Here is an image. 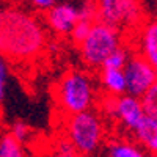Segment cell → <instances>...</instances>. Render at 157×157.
I'll return each instance as SVG.
<instances>
[{
  "label": "cell",
  "mask_w": 157,
  "mask_h": 157,
  "mask_svg": "<svg viewBox=\"0 0 157 157\" xmlns=\"http://www.w3.org/2000/svg\"><path fill=\"white\" fill-rule=\"evenodd\" d=\"M47 46L44 25L33 13L21 6L0 11V47L3 60L27 61L36 58Z\"/></svg>",
  "instance_id": "6da1fadb"
},
{
  "label": "cell",
  "mask_w": 157,
  "mask_h": 157,
  "mask_svg": "<svg viewBox=\"0 0 157 157\" xmlns=\"http://www.w3.org/2000/svg\"><path fill=\"white\" fill-rule=\"evenodd\" d=\"M94 96L96 91L91 77L77 69L66 71L54 86V99L64 118L90 112Z\"/></svg>",
  "instance_id": "7a4b0ae2"
},
{
  "label": "cell",
  "mask_w": 157,
  "mask_h": 157,
  "mask_svg": "<svg viewBox=\"0 0 157 157\" xmlns=\"http://www.w3.org/2000/svg\"><path fill=\"white\" fill-rule=\"evenodd\" d=\"M64 138H68L74 151L82 155L90 157L101 151L105 127L102 118L98 112L90 110L74 116H66L63 123Z\"/></svg>",
  "instance_id": "3957f363"
},
{
  "label": "cell",
  "mask_w": 157,
  "mask_h": 157,
  "mask_svg": "<svg viewBox=\"0 0 157 157\" xmlns=\"http://www.w3.org/2000/svg\"><path fill=\"white\" fill-rule=\"evenodd\" d=\"M120 47H121L120 29L110 27V25L101 21H96L86 39L78 46V52H80L82 61L88 68L102 69L107 58Z\"/></svg>",
  "instance_id": "277c9868"
},
{
  "label": "cell",
  "mask_w": 157,
  "mask_h": 157,
  "mask_svg": "<svg viewBox=\"0 0 157 157\" xmlns=\"http://www.w3.org/2000/svg\"><path fill=\"white\" fill-rule=\"evenodd\" d=\"M101 110L112 120H116L129 132H134L146 116L141 99L130 94H124L120 98L107 94L101 102Z\"/></svg>",
  "instance_id": "5b68a950"
},
{
  "label": "cell",
  "mask_w": 157,
  "mask_h": 157,
  "mask_svg": "<svg viewBox=\"0 0 157 157\" xmlns=\"http://www.w3.org/2000/svg\"><path fill=\"white\" fill-rule=\"evenodd\" d=\"M141 5L132 0H101L98 2V21L120 29L121 25L141 24Z\"/></svg>",
  "instance_id": "8992f818"
},
{
  "label": "cell",
  "mask_w": 157,
  "mask_h": 157,
  "mask_svg": "<svg viewBox=\"0 0 157 157\" xmlns=\"http://www.w3.org/2000/svg\"><path fill=\"white\" fill-rule=\"evenodd\" d=\"M124 74L127 80V94L138 99L145 96L157 82V71L137 52H134L130 57Z\"/></svg>",
  "instance_id": "52a82bcc"
},
{
  "label": "cell",
  "mask_w": 157,
  "mask_h": 157,
  "mask_svg": "<svg viewBox=\"0 0 157 157\" xmlns=\"http://www.w3.org/2000/svg\"><path fill=\"white\" fill-rule=\"evenodd\" d=\"M78 22V5L71 2H57L46 13V24L57 35H71Z\"/></svg>",
  "instance_id": "ba28073f"
},
{
  "label": "cell",
  "mask_w": 157,
  "mask_h": 157,
  "mask_svg": "<svg viewBox=\"0 0 157 157\" xmlns=\"http://www.w3.org/2000/svg\"><path fill=\"white\" fill-rule=\"evenodd\" d=\"M137 54L141 55L157 71V17L143 21L135 35Z\"/></svg>",
  "instance_id": "9c48e42d"
},
{
  "label": "cell",
  "mask_w": 157,
  "mask_h": 157,
  "mask_svg": "<svg viewBox=\"0 0 157 157\" xmlns=\"http://www.w3.org/2000/svg\"><path fill=\"white\" fill-rule=\"evenodd\" d=\"M99 157H148V154L137 141L116 138L107 141L101 148Z\"/></svg>",
  "instance_id": "30bf717a"
},
{
  "label": "cell",
  "mask_w": 157,
  "mask_h": 157,
  "mask_svg": "<svg viewBox=\"0 0 157 157\" xmlns=\"http://www.w3.org/2000/svg\"><path fill=\"white\" fill-rule=\"evenodd\" d=\"M132 134L135 137V141L145 151L157 154V120L145 116V120L138 124V127Z\"/></svg>",
  "instance_id": "8fae6325"
},
{
  "label": "cell",
  "mask_w": 157,
  "mask_h": 157,
  "mask_svg": "<svg viewBox=\"0 0 157 157\" xmlns=\"http://www.w3.org/2000/svg\"><path fill=\"white\" fill-rule=\"evenodd\" d=\"M99 80L102 88L105 90L109 96L120 98L127 94V80L124 71L116 69H101L99 71Z\"/></svg>",
  "instance_id": "7c38bea8"
},
{
  "label": "cell",
  "mask_w": 157,
  "mask_h": 157,
  "mask_svg": "<svg viewBox=\"0 0 157 157\" xmlns=\"http://www.w3.org/2000/svg\"><path fill=\"white\" fill-rule=\"evenodd\" d=\"M0 157H27L25 148L10 132H3L0 140Z\"/></svg>",
  "instance_id": "4fadbf2b"
},
{
  "label": "cell",
  "mask_w": 157,
  "mask_h": 157,
  "mask_svg": "<svg viewBox=\"0 0 157 157\" xmlns=\"http://www.w3.org/2000/svg\"><path fill=\"white\" fill-rule=\"evenodd\" d=\"M132 57V52H130L127 47L121 46L120 49H116L113 54L107 58V61L104 63L102 69H116V71H124L127 63Z\"/></svg>",
  "instance_id": "5bb4252c"
},
{
  "label": "cell",
  "mask_w": 157,
  "mask_h": 157,
  "mask_svg": "<svg viewBox=\"0 0 157 157\" xmlns=\"http://www.w3.org/2000/svg\"><path fill=\"white\" fill-rule=\"evenodd\" d=\"M141 104L145 109L146 116H151L157 120V82L151 86V90L141 98Z\"/></svg>",
  "instance_id": "9a60e30c"
},
{
  "label": "cell",
  "mask_w": 157,
  "mask_h": 157,
  "mask_svg": "<svg viewBox=\"0 0 157 157\" xmlns=\"http://www.w3.org/2000/svg\"><path fill=\"white\" fill-rule=\"evenodd\" d=\"M8 132L14 137L17 141H21L22 145L24 143H27L32 137V130L30 127L25 124L24 121H14V123H11L10 127H8Z\"/></svg>",
  "instance_id": "2e32d148"
},
{
  "label": "cell",
  "mask_w": 157,
  "mask_h": 157,
  "mask_svg": "<svg viewBox=\"0 0 157 157\" xmlns=\"http://www.w3.org/2000/svg\"><path fill=\"white\" fill-rule=\"evenodd\" d=\"M91 27H93V24H91V22H83V21H78V22H77V25L74 27V30H72V33H71L72 41H74L75 44L80 46V44L85 41V39H86V36L90 35Z\"/></svg>",
  "instance_id": "e0dca14e"
},
{
  "label": "cell",
  "mask_w": 157,
  "mask_h": 157,
  "mask_svg": "<svg viewBox=\"0 0 157 157\" xmlns=\"http://www.w3.org/2000/svg\"><path fill=\"white\" fill-rule=\"evenodd\" d=\"M6 78H8V64L6 60L0 61V99H5V91H6Z\"/></svg>",
  "instance_id": "ac0fdd59"
},
{
  "label": "cell",
  "mask_w": 157,
  "mask_h": 157,
  "mask_svg": "<svg viewBox=\"0 0 157 157\" xmlns=\"http://www.w3.org/2000/svg\"><path fill=\"white\" fill-rule=\"evenodd\" d=\"M57 5V2H54V0H33L32 2V6L36 8V10H41V11H49L50 8H54Z\"/></svg>",
  "instance_id": "d6986e66"
},
{
  "label": "cell",
  "mask_w": 157,
  "mask_h": 157,
  "mask_svg": "<svg viewBox=\"0 0 157 157\" xmlns=\"http://www.w3.org/2000/svg\"><path fill=\"white\" fill-rule=\"evenodd\" d=\"M49 157H82V155H78L77 152H74V154H61V152H57V151H54Z\"/></svg>",
  "instance_id": "ffe728a7"
}]
</instances>
